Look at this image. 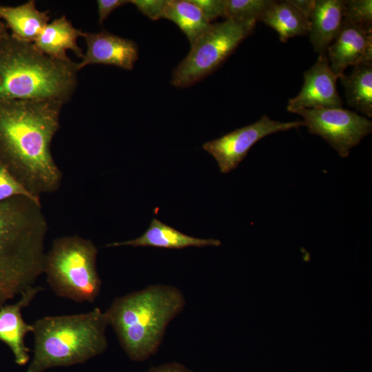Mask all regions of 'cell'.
Segmentation results:
<instances>
[{"label": "cell", "instance_id": "1", "mask_svg": "<svg viewBox=\"0 0 372 372\" xmlns=\"http://www.w3.org/2000/svg\"><path fill=\"white\" fill-rule=\"evenodd\" d=\"M63 103L0 101V161L32 194L56 191L61 172L51 153Z\"/></svg>", "mask_w": 372, "mask_h": 372}, {"label": "cell", "instance_id": "2", "mask_svg": "<svg viewBox=\"0 0 372 372\" xmlns=\"http://www.w3.org/2000/svg\"><path fill=\"white\" fill-rule=\"evenodd\" d=\"M47 231L40 201L17 196L0 203V307L43 273Z\"/></svg>", "mask_w": 372, "mask_h": 372}, {"label": "cell", "instance_id": "3", "mask_svg": "<svg viewBox=\"0 0 372 372\" xmlns=\"http://www.w3.org/2000/svg\"><path fill=\"white\" fill-rule=\"evenodd\" d=\"M185 304L178 288L158 284L115 298L105 313L127 356L143 362L157 352L167 327Z\"/></svg>", "mask_w": 372, "mask_h": 372}, {"label": "cell", "instance_id": "4", "mask_svg": "<svg viewBox=\"0 0 372 372\" xmlns=\"http://www.w3.org/2000/svg\"><path fill=\"white\" fill-rule=\"evenodd\" d=\"M78 63L52 59L33 43L0 37V101L68 102L77 84Z\"/></svg>", "mask_w": 372, "mask_h": 372}, {"label": "cell", "instance_id": "5", "mask_svg": "<svg viewBox=\"0 0 372 372\" xmlns=\"http://www.w3.org/2000/svg\"><path fill=\"white\" fill-rule=\"evenodd\" d=\"M32 324L34 355L27 372L83 363L107 348L105 312L45 316Z\"/></svg>", "mask_w": 372, "mask_h": 372}, {"label": "cell", "instance_id": "6", "mask_svg": "<svg viewBox=\"0 0 372 372\" xmlns=\"http://www.w3.org/2000/svg\"><path fill=\"white\" fill-rule=\"evenodd\" d=\"M97 254L91 240L79 236L55 239L45 254L43 269L55 294L77 302L93 303L101 287L96 269Z\"/></svg>", "mask_w": 372, "mask_h": 372}, {"label": "cell", "instance_id": "7", "mask_svg": "<svg viewBox=\"0 0 372 372\" xmlns=\"http://www.w3.org/2000/svg\"><path fill=\"white\" fill-rule=\"evenodd\" d=\"M256 24V21L228 19L211 24L174 69L172 84L178 87L191 86L214 72L254 31Z\"/></svg>", "mask_w": 372, "mask_h": 372}, {"label": "cell", "instance_id": "8", "mask_svg": "<svg viewBox=\"0 0 372 372\" xmlns=\"http://www.w3.org/2000/svg\"><path fill=\"white\" fill-rule=\"evenodd\" d=\"M296 114L303 117L309 133L322 137L342 158L372 130L369 119L342 107L302 109Z\"/></svg>", "mask_w": 372, "mask_h": 372}, {"label": "cell", "instance_id": "9", "mask_svg": "<svg viewBox=\"0 0 372 372\" xmlns=\"http://www.w3.org/2000/svg\"><path fill=\"white\" fill-rule=\"evenodd\" d=\"M304 125L303 121L280 122L262 115L256 122L236 129L219 138L207 142L203 148L213 156L222 173L237 167L249 149L261 138L278 132Z\"/></svg>", "mask_w": 372, "mask_h": 372}, {"label": "cell", "instance_id": "10", "mask_svg": "<svg viewBox=\"0 0 372 372\" xmlns=\"http://www.w3.org/2000/svg\"><path fill=\"white\" fill-rule=\"evenodd\" d=\"M303 76L302 87L296 96L289 100L287 111L296 114L302 109L342 107L343 102L336 85L338 78L330 68L327 54L319 55Z\"/></svg>", "mask_w": 372, "mask_h": 372}, {"label": "cell", "instance_id": "11", "mask_svg": "<svg viewBox=\"0 0 372 372\" xmlns=\"http://www.w3.org/2000/svg\"><path fill=\"white\" fill-rule=\"evenodd\" d=\"M83 37L87 51L78 63L80 70L90 64H103L131 70L138 58L137 44L105 30L93 33L84 32Z\"/></svg>", "mask_w": 372, "mask_h": 372}, {"label": "cell", "instance_id": "12", "mask_svg": "<svg viewBox=\"0 0 372 372\" xmlns=\"http://www.w3.org/2000/svg\"><path fill=\"white\" fill-rule=\"evenodd\" d=\"M327 54L330 68L338 79L347 67L372 61V28L343 21Z\"/></svg>", "mask_w": 372, "mask_h": 372}, {"label": "cell", "instance_id": "13", "mask_svg": "<svg viewBox=\"0 0 372 372\" xmlns=\"http://www.w3.org/2000/svg\"><path fill=\"white\" fill-rule=\"evenodd\" d=\"M42 289L34 286L23 293L17 302L0 307V340L9 347L15 362L20 366L29 360V349L25 344V338L33 331L32 324L25 322L21 311Z\"/></svg>", "mask_w": 372, "mask_h": 372}, {"label": "cell", "instance_id": "14", "mask_svg": "<svg viewBox=\"0 0 372 372\" xmlns=\"http://www.w3.org/2000/svg\"><path fill=\"white\" fill-rule=\"evenodd\" d=\"M344 4L343 0H316L308 34L314 51L319 55L327 54L341 30Z\"/></svg>", "mask_w": 372, "mask_h": 372}, {"label": "cell", "instance_id": "15", "mask_svg": "<svg viewBox=\"0 0 372 372\" xmlns=\"http://www.w3.org/2000/svg\"><path fill=\"white\" fill-rule=\"evenodd\" d=\"M219 240L203 239L190 236L153 218L145 232L137 238L107 244L109 247L119 246L153 247L165 249H183L188 247L220 246Z\"/></svg>", "mask_w": 372, "mask_h": 372}, {"label": "cell", "instance_id": "16", "mask_svg": "<svg viewBox=\"0 0 372 372\" xmlns=\"http://www.w3.org/2000/svg\"><path fill=\"white\" fill-rule=\"evenodd\" d=\"M83 33L63 15L48 23L33 43L39 51L56 60H70L66 54L68 50L83 58L84 54L76 41L79 37H83Z\"/></svg>", "mask_w": 372, "mask_h": 372}, {"label": "cell", "instance_id": "17", "mask_svg": "<svg viewBox=\"0 0 372 372\" xmlns=\"http://www.w3.org/2000/svg\"><path fill=\"white\" fill-rule=\"evenodd\" d=\"M0 19L14 39L33 43L49 23L48 12L39 10L35 1L30 0L17 6L0 5Z\"/></svg>", "mask_w": 372, "mask_h": 372}, {"label": "cell", "instance_id": "18", "mask_svg": "<svg viewBox=\"0 0 372 372\" xmlns=\"http://www.w3.org/2000/svg\"><path fill=\"white\" fill-rule=\"evenodd\" d=\"M260 21L275 30L283 43L289 38L309 33V21L290 0L273 1Z\"/></svg>", "mask_w": 372, "mask_h": 372}, {"label": "cell", "instance_id": "19", "mask_svg": "<svg viewBox=\"0 0 372 372\" xmlns=\"http://www.w3.org/2000/svg\"><path fill=\"white\" fill-rule=\"evenodd\" d=\"M339 79L344 87L348 105L361 114L372 117V61L354 66L349 75Z\"/></svg>", "mask_w": 372, "mask_h": 372}, {"label": "cell", "instance_id": "20", "mask_svg": "<svg viewBox=\"0 0 372 372\" xmlns=\"http://www.w3.org/2000/svg\"><path fill=\"white\" fill-rule=\"evenodd\" d=\"M164 18L173 21L180 28L191 45L211 24L190 0H167Z\"/></svg>", "mask_w": 372, "mask_h": 372}, {"label": "cell", "instance_id": "21", "mask_svg": "<svg viewBox=\"0 0 372 372\" xmlns=\"http://www.w3.org/2000/svg\"><path fill=\"white\" fill-rule=\"evenodd\" d=\"M273 0H225L223 17L239 21H260Z\"/></svg>", "mask_w": 372, "mask_h": 372}, {"label": "cell", "instance_id": "22", "mask_svg": "<svg viewBox=\"0 0 372 372\" xmlns=\"http://www.w3.org/2000/svg\"><path fill=\"white\" fill-rule=\"evenodd\" d=\"M17 196L40 201L39 196L30 192L0 161V203Z\"/></svg>", "mask_w": 372, "mask_h": 372}, {"label": "cell", "instance_id": "23", "mask_svg": "<svg viewBox=\"0 0 372 372\" xmlns=\"http://www.w3.org/2000/svg\"><path fill=\"white\" fill-rule=\"evenodd\" d=\"M343 21L372 28V1H344Z\"/></svg>", "mask_w": 372, "mask_h": 372}, {"label": "cell", "instance_id": "24", "mask_svg": "<svg viewBox=\"0 0 372 372\" xmlns=\"http://www.w3.org/2000/svg\"><path fill=\"white\" fill-rule=\"evenodd\" d=\"M130 3L150 19L158 20L164 18L167 0H131Z\"/></svg>", "mask_w": 372, "mask_h": 372}, {"label": "cell", "instance_id": "25", "mask_svg": "<svg viewBox=\"0 0 372 372\" xmlns=\"http://www.w3.org/2000/svg\"><path fill=\"white\" fill-rule=\"evenodd\" d=\"M202 12L210 23L219 17H223L225 0H190Z\"/></svg>", "mask_w": 372, "mask_h": 372}, {"label": "cell", "instance_id": "26", "mask_svg": "<svg viewBox=\"0 0 372 372\" xmlns=\"http://www.w3.org/2000/svg\"><path fill=\"white\" fill-rule=\"evenodd\" d=\"M99 23L101 25L107 17L116 8L130 3L126 0H98Z\"/></svg>", "mask_w": 372, "mask_h": 372}, {"label": "cell", "instance_id": "27", "mask_svg": "<svg viewBox=\"0 0 372 372\" xmlns=\"http://www.w3.org/2000/svg\"><path fill=\"white\" fill-rule=\"evenodd\" d=\"M148 372H192L183 364L178 362H171L153 366Z\"/></svg>", "mask_w": 372, "mask_h": 372}, {"label": "cell", "instance_id": "28", "mask_svg": "<svg viewBox=\"0 0 372 372\" xmlns=\"http://www.w3.org/2000/svg\"><path fill=\"white\" fill-rule=\"evenodd\" d=\"M290 1L309 21L315 7L316 0H290Z\"/></svg>", "mask_w": 372, "mask_h": 372}, {"label": "cell", "instance_id": "29", "mask_svg": "<svg viewBox=\"0 0 372 372\" xmlns=\"http://www.w3.org/2000/svg\"><path fill=\"white\" fill-rule=\"evenodd\" d=\"M9 32L7 26L0 19V37L8 34Z\"/></svg>", "mask_w": 372, "mask_h": 372}]
</instances>
